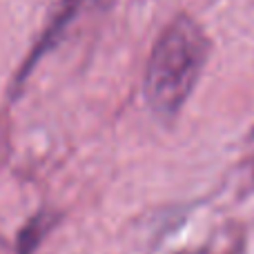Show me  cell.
Instances as JSON below:
<instances>
[{
  "label": "cell",
  "instance_id": "1",
  "mask_svg": "<svg viewBox=\"0 0 254 254\" xmlns=\"http://www.w3.org/2000/svg\"><path fill=\"white\" fill-rule=\"evenodd\" d=\"M210 43L203 29L190 16H179L163 29L145 71V101L161 119H172L192 94Z\"/></svg>",
  "mask_w": 254,
  "mask_h": 254
}]
</instances>
